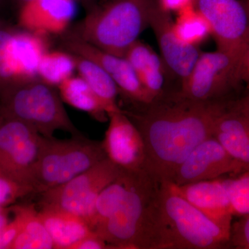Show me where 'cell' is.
I'll return each instance as SVG.
<instances>
[{"instance_id":"obj_30","label":"cell","mask_w":249,"mask_h":249,"mask_svg":"<svg viewBox=\"0 0 249 249\" xmlns=\"http://www.w3.org/2000/svg\"><path fill=\"white\" fill-rule=\"evenodd\" d=\"M19 220L14 215L12 220L10 221L0 235V249H11L19 231Z\"/></svg>"},{"instance_id":"obj_38","label":"cell","mask_w":249,"mask_h":249,"mask_svg":"<svg viewBox=\"0 0 249 249\" xmlns=\"http://www.w3.org/2000/svg\"><path fill=\"white\" fill-rule=\"evenodd\" d=\"M0 1H1V0H0Z\"/></svg>"},{"instance_id":"obj_26","label":"cell","mask_w":249,"mask_h":249,"mask_svg":"<svg viewBox=\"0 0 249 249\" xmlns=\"http://www.w3.org/2000/svg\"><path fill=\"white\" fill-rule=\"evenodd\" d=\"M124 58L137 73V76L148 67L164 63L163 59L150 47L139 40L126 52Z\"/></svg>"},{"instance_id":"obj_11","label":"cell","mask_w":249,"mask_h":249,"mask_svg":"<svg viewBox=\"0 0 249 249\" xmlns=\"http://www.w3.org/2000/svg\"><path fill=\"white\" fill-rule=\"evenodd\" d=\"M249 170L235 160L213 137L201 142L175 170L170 182L177 186L216 179Z\"/></svg>"},{"instance_id":"obj_8","label":"cell","mask_w":249,"mask_h":249,"mask_svg":"<svg viewBox=\"0 0 249 249\" xmlns=\"http://www.w3.org/2000/svg\"><path fill=\"white\" fill-rule=\"evenodd\" d=\"M121 169L107 157L67 183L38 194L40 208H49L88 219L98 196Z\"/></svg>"},{"instance_id":"obj_22","label":"cell","mask_w":249,"mask_h":249,"mask_svg":"<svg viewBox=\"0 0 249 249\" xmlns=\"http://www.w3.org/2000/svg\"><path fill=\"white\" fill-rule=\"evenodd\" d=\"M57 89L62 101L91 116L99 122L109 120L106 108L88 83L80 76H72L61 83Z\"/></svg>"},{"instance_id":"obj_29","label":"cell","mask_w":249,"mask_h":249,"mask_svg":"<svg viewBox=\"0 0 249 249\" xmlns=\"http://www.w3.org/2000/svg\"><path fill=\"white\" fill-rule=\"evenodd\" d=\"M229 246L238 249H249V214L241 216L232 224Z\"/></svg>"},{"instance_id":"obj_28","label":"cell","mask_w":249,"mask_h":249,"mask_svg":"<svg viewBox=\"0 0 249 249\" xmlns=\"http://www.w3.org/2000/svg\"><path fill=\"white\" fill-rule=\"evenodd\" d=\"M13 29L0 26V91L14 83L7 60V44Z\"/></svg>"},{"instance_id":"obj_37","label":"cell","mask_w":249,"mask_h":249,"mask_svg":"<svg viewBox=\"0 0 249 249\" xmlns=\"http://www.w3.org/2000/svg\"><path fill=\"white\" fill-rule=\"evenodd\" d=\"M1 24H1V22H0V26H1Z\"/></svg>"},{"instance_id":"obj_34","label":"cell","mask_w":249,"mask_h":249,"mask_svg":"<svg viewBox=\"0 0 249 249\" xmlns=\"http://www.w3.org/2000/svg\"><path fill=\"white\" fill-rule=\"evenodd\" d=\"M242 76L243 82H247L249 84V47L242 60Z\"/></svg>"},{"instance_id":"obj_32","label":"cell","mask_w":249,"mask_h":249,"mask_svg":"<svg viewBox=\"0 0 249 249\" xmlns=\"http://www.w3.org/2000/svg\"><path fill=\"white\" fill-rule=\"evenodd\" d=\"M159 7L165 12L178 13L188 6L196 4V0H156Z\"/></svg>"},{"instance_id":"obj_21","label":"cell","mask_w":249,"mask_h":249,"mask_svg":"<svg viewBox=\"0 0 249 249\" xmlns=\"http://www.w3.org/2000/svg\"><path fill=\"white\" fill-rule=\"evenodd\" d=\"M72 53L74 55L78 76L88 83L102 103L108 115L111 113L123 110L117 104L118 96L120 93L119 90L104 69L91 59Z\"/></svg>"},{"instance_id":"obj_25","label":"cell","mask_w":249,"mask_h":249,"mask_svg":"<svg viewBox=\"0 0 249 249\" xmlns=\"http://www.w3.org/2000/svg\"><path fill=\"white\" fill-rule=\"evenodd\" d=\"M224 180L232 215L241 217L249 214V170L237 178Z\"/></svg>"},{"instance_id":"obj_18","label":"cell","mask_w":249,"mask_h":249,"mask_svg":"<svg viewBox=\"0 0 249 249\" xmlns=\"http://www.w3.org/2000/svg\"><path fill=\"white\" fill-rule=\"evenodd\" d=\"M213 137L249 170V121L230 109L229 104L216 121Z\"/></svg>"},{"instance_id":"obj_24","label":"cell","mask_w":249,"mask_h":249,"mask_svg":"<svg viewBox=\"0 0 249 249\" xmlns=\"http://www.w3.org/2000/svg\"><path fill=\"white\" fill-rule=\"evenodd\" d=\"M76 70L74 55L69 51L48 50L42 56L37 78L51 86L58 88L65 80L73 76Z\"/></svg>"},{"instance_id":"obj_14","label":"cell","mask_w":249,"mask_h":249,"mask_svg":"<svg viewBox=\"0 0 249 249\" xmlns=\"http://www.w3.org/2000/svg\"><path fill=\"white\" fill-rule=\"evenodd\" d=\"M170 14L160 9L154 1L149 27L155 33L165 66L172 78L179 83L186 80L201 53L198 47L187 45L180 40L173 28Z\"/></svg>"},{"instance_id":"obj_36","label":"cell","mask_w":249,"mask_h":249,"mask_svg":"<svg viewBox=\"0 0 249 249\" xmlns=\"http://www.w3.org/2000/svg\"><path fill=\"white\" fill-rule=\"evenodd\" d=\"M19 1H20L21 2H22V5L25 4L26 2H27V1H30V0H19Z\"/></svg>"},{"instance_id":"obj_6","label":"cell","mask_w":249,"mask_h":249,"mask_svg":"<svg viewBox=\"0 0 249 249\" xmlns=\"http://www.w3.org/2000/svg\"><path fill=\"white\" fill-rule=\"evenodd\" d=\"M102 142L82 134L68 139L42 137L32 177L34 194L67 183L106 158Z\"/></svg>"},{"instance_id":"obj_31","label":"cell","mask_w":249,"mask_h":249,"mask_svg":"<svg viewBox=\"0 0 249 249\" xmlns=\"http://www.w3.org/2000/svg\"><path fill=\"white\" fill-rule=\"evenodd\" d=\"M111 249L103 239L96 233L87 236L72 246L71 249Z\"/></svg>"},{"instance_id":"obj_5","label":"cell","mask_w":249,"mask_h":249,"mask_svg":"<svg viewBox=\"0 0 249 249\" xmlns=\"http://www.w3.org/2000/svg\"><path fill=\"white\" fill-rule=\"evenodd\" d=\"M0 114L24 121L45 137L58 130L80 134L56 88L38 78L16 82L0 91Z\"/></svg>"},{"instance_id":"obj_15","label":"cell","mask_w":249,"mask_h":249,"mask_svg":"<svg viewBox=\"0 0 249 249\" xmlns=\"http://www.w3.org/2000/svg\"><path fill=\"white\" fill-rule=\"evenodd\" d=\"M76 14V0H30L21 6L18 22L24 30L48 37L65 34Z\"/></svg>"},{"instance_id":"obj_4","label":"cell","mask_w":249,"mask_h":249,"mask_svg":"<svg viewBox=\"0 0 249 249\" xmlns=\"http://www.w3.org/2000/svg\"><path fill=\"white\" fill-rule=\"evenodd\" d=\"M155 0H109L94 8L73 36L114 55L127 49L149 27Z\"/></svg>"},{"instance_id":"obj_19","label":"cell","mask_w":249,"mask_h":249,"mask_svg":"<svg viewBox=\"0 0 249 249\" xmlns=\"http://www.w3.org/2000/svg\"><path fill=\"white\" fill-rule=\"evenodd\" d=\"M38 214L55 249H71L82 239L95 232L86 220L74 214L49 208H40Z\"/></svg>"},{"instance_id":"obj_2","label":"cell","mask_w":249,"mask_h":249,"mask_svg":"<svg viewBox=\"0 0 249 249\" xmlns=\"http://www.w3.org/2000/svg\"><path fill=\"white\" fill-rule=\"evenodd\" d=\"M160 183L147 170L129 172L120 202L93 231L112 249H153Z\"/></svg>"},{"instance_id":"obj_12","label":"cell","mask_w":249,"mask_h":249,"mask_svg":"<svg viewBox=\"0 0 249 249\" xmlns=\"http://www.w3.org/2000/svg\"><path fill=\"white\" fill-rule=\"evenodd\" d=\"M108 117L109 125L101 142L106 157L124 171L146 170L145 144L137 125L124 110Z\"/></svg>"},{"instance_id":"obj_23","label":"cell","mask_w":249,"mask_h":249,"mask_svg":"<svg viewBox=\"0 0 249 249\" xmlns=\"http://www.w3.org/2000/svg\"><path fill=\"white\" fill-rule=\"evenodd\" d=\"M173 28L178 38L187 45L199 47L211 36L209 23L196 4L188 6L177 13Z\"/></svg>"},{"instance_id":"obj_35","label":"cell","mask_w":249,"mask_h":249,"mask_svg":"<svg viewBox=\"0 0 249 249\" xmlns=\"http://www.w3.org/2000/svg\"><path fill=\"white\" fill-rule=\"evenodd\" d=\"M10 213H11L10 206L0 210V235H1L4 228L6 227V225H7L10 222Z\"/></svg>"},{"instance_id":"obj_17","label":"cell","mask_w":249,"mask_h":249,"mask_svg":"<svg viewBox=\"0 0 249 249\" xmlns=\"http://www.w3.org/2000/svg\"><path fill=\"white\" fill-rule=\"evenodd\" d=\"M48 50V37L24 29H13L8 42L7 58L14 83L37 78L39 64Z\"/></svg>"},{"instance_id":"obj_27","label":"cell","mask_w":249,"mask_h":249,"mask_svg":"<svg viewBox=\"0 0 249 249\" xmlns=\"http://www.w3.org/2000/svg\"><path fill=\"white\" fill-rule=\"evenodd\" d=\"M31 194L34 193L31 187L19 182L0 169V210Z\"/></svg>"},{"instance_id":"obj_10","label":"cell","mask_w":249,"mask_h":249,"mask_svg":"<svg viewBox=\"0 0 249 249\" xmlns=\"http://www.w3.org/2000/svg\"><path fill=\"white\" fill-rule=\"evenodd\" d=\"M209 23L217 49L242 64L249 47V10L240 0H196Z\"/></svg>"},{"instance_id":"obj_13","label":"cell","mask_w":249,"mask_h":249,"mask_svg":"<svg viewBox=\"0 0 249 249\" xmlns=\"http://www.w3.org/2000/svg\"><path fill=\"white\" fill-rule=\"evenodd\" d=\"M63 45L69 52L97 62L114 80L119 92L136 106L142 107L153 103L124 57L108 53L71 35L65 37Z\"/></svg>"},{"instance_id":"obj_33","label":"cell","mask_w":249,"mask_h":249,"mask_svg":"<svg viewBox=\"0 0 249 249\" xmlns=\"http://www.w3.org/2000/svg\"><path fill=\"white\" fill-rule=\"evenodd\" d=\"M229 107L249 121V94L229 102Z\"/></svg>"},{"instance_id":"obj_7","label":"cell","mask_w":249,"mask_h":249,"mask_svg":"<svg viewBox=\"0 0 249 249\" xmlns=\"http://www.w3.org/2000/svg\"><path fill=\"white\" fill-rule=\"evenodd\" d=\"M243 82L242 64L222 51L201 52L189 76L174 93L196 102L227 101Z\"/></svg>"},{"instance_id":"obj_20","label":"cell","mask_w":249,"mask_h":249,"mask_svg":"<svg viewBox=\"0 0 249 249\" xmlns=\"http://www.w3.org/2000/svg\"><path fill=\"white\" fill-rule=\"evenodd\" d=\"M10 209L20 224L11 249H55L53 240L34 204H13Z\"/></svg>"},{"instance_id":"obj_16","label":"cell","mask_w":249,"mask_h":249,"mask_svg":"<svg viewBox=\"0 0 249 249\" xmlns=\"http://www.w3.org/2000/svg\"><path fill=\"white\" fill-rule=\"evenodd\" d=\"M170 186L178 196L186 199L206 217L227 230L231 231L232 215L225 180L216 178Z\"/></svg>"},{"instance_id":"obj_9","label":"cell","mask_w":249,"mask_h":249,"mask_svg":"<svg viewBox=\"0 0 249 249\" xmlns=\"http://www.w3.org/2000/svg\"><path fill=\"white\" fill-rule=\"evenodd\" d=\"M42 137L24 121L0 114V169L32 188Z\"/></svg>"},{"instance_id":"obj_3","label":"cell","mask_w":249,"mask_h":249,"mask_svg":"<svg viewBox=\"0 0 249 249\" xmlns=\"http://www.w3.org/2000/svg\"><path fill=\"white\" fill-rule=\"evenodd\" d=\"M231 231L213 222L172 189L160 183L153 249H217L229 246Z\"/></svg>"},{"instance_id":"obj_1","label":"cell","mask_w":249,"mask_h":249,"mask_svg":"<svg viewBox=\"0 0 249 249\" xmlns=\"http://www.w3.org/2000/svg\"><path fill=\"white\" fill-rule=\"evenodd\" d=\"M227 101L196 102L172 92L138 111H125L140 131L146 152L145 170L160 182L175 170L201 142L213 135Z\"/></svg>"}]
</instances>
